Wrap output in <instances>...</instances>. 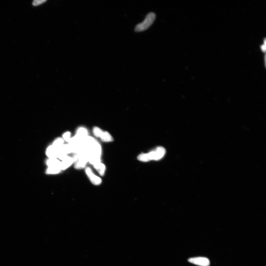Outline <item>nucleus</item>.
Returning a JSON list of instances; mask_svg holds the SVG:
<instances>
[{
    "mask_svg": "<svg viewBox=\"0 0 266 266\" xmlns=\"http://www.w3.org/2000/svg\"><path fill=\"white\" fill-rule=\"evenodd\" d=\"M156 18V15L154 12H150L146 15L144 21L138 23L135 27L136 31H141L146 30L153 23Z\"/></svg>",
    "mask_w": 266,
    "mask_h": 266,
    "instance_id": "1",
    "label": "nucleus"
},
{
    "mask_svg": "<svg viewBox=\"0 0 266 266\" xmlns=\"http://www.w3.org/2000/svg\"><path fill=\"white\" fill-rule=\"evenodd\" d=\"M166 153V150L163 147H158L155 150L147 153L150 160H158L161 159Z\"/></svg>",
    "mask_w": 266,
    "mask_h": 266,
    "instance_id": "2",
    "label": "nucleus"
},
{
    "mask_svg": "<svg viewBox=\"0 0 266 266\" xmlns=\"http://www.w3.org/2000/svg\"><path fill=\"white\" fill-rule=\"evenodd\" d=\"M85 169V173L91 183L95 186L100 185L102 183V179L94 173L90 167H86Z\"/></svg>",
    "mask_w": 266,
    "mask_h": 266,
    "instance_id": "3",
    "label": "nucleus"
},
{
    "mask_svg": "<svg viewBox=\"0 0 266 266\" xmlns=\"http://www.w3.org/2000/svg\"><path fill=\"white\" fill-rule=\"evenodd\" d=\"M190 263L200 266H209L210 264L209 260L207 258L203 257H197L190 258L188 260Z\"/></svg>",
    "mask_w": 266,
    "mask_h": 266,
    "instance_id": "4",
    "label": "nucleus"
},
{
    "mask_svg": "<svg viewBox=\"0 0 266 266\" xmlns=\"http://www.w3.org/2000/svg\"><path fill=\"white\" fill-rule=\"evenodd\" d=\"M74 163L73 157L68 156L65 159L61 161L60 168L61 171L64 170L69 168Z\"/></svg>",
    "mask_w": 266,
    "mask_h": 266,
    "instance_id": "5",
    "label": "nucleus"
},
{
    "mask_svg": "<svg viewBox=\"0 0 266 266\" xmlns=\"http://www.w3.org/2000/svg\"><path fill=\"white\" fill-rule=\"evenodd\" d=\"M45 154L49 159H57L58 150L51 145L47 148Z\"/></svg>",
    "mask_w": 266,
    "mask_h": 266,
    "instance_id": "6",
    "label": "nucleus"
},
{
    "mask_svg": "<svg viewBox=\"0 0 266 266\" xmlns=\"http://www.w3.org/2000/svg\"><path fill=\"white\" fill-rule=\"evenodd\" d=\"M88 131L86 128L84 127H80L77 129L76 134L75 135L77 137L81 140H83L88 136Z\"/></svg>",
    "mask_w": 266,
    "mask_h": 266,
    "instance_id": "7",
    "label": "nucleus"
},
{
    "mask_svg": "<svg viewBox=\"0 0 266 266\" xmlns=\"http://www.w3.org/2000/svg\"><path fill=\"white\" fill-rule=\"evenodd\" d=\"M95 169L97 170L100 175L101 176L104 175L106 172V166L102 162L95 164L93 166Z\"/></svg>",
    "mask_w": 266,
    "mask_h": 266,
    "instance_id": "8",
    "label": "nucleus"
},
{
    "mask_svg": "<svg viewBox=\"0 0 266 266\" xmlns=\"http://www.w3.org/2000/svg\"><path fill=\"white\" fill-rule=\"evenodd\" d=\"M61 171L59 167L50 166L47 167L45 172L48 174H56L59 173Z\"/></svg>",
    "mask_w": 266,
    "mask_h": 266,
    "instance_id": "9",
    "label": "nucleus"
},
{
    "mask_svg": "<svg viewBox=\"0 0 266 266\" xmlns=\"http://www.w3.org/2000/svg\"><path fill=\"white\" fill-rule=\"evenodd\" d=\"M61 163V161L59 160L58 159L49 158L46 160V164L48 167L58 166L60 167Z\"/></svg>",
    "mask_w": 266,
    "mask_h": 266,
    "instance_id": "10",
    "label": "nucleus"
},
{
    "mask_svg": "<svg viewBox=\"0 0 266 266\" xmlns=\"http://www.w3.org/2000/svg\"><path fill=\"white\" fill-rule=\"evenodd\" d=\"M101 140L104 142H110L113 140L112 135L107 131H104L100 137Z\"/></svg>",
    "mask_w": 266,
    "mask_h": 266,
    "instance_id": "11",
    "label": "nucleus"
},
{
    "mask_svg": "<svg viewBox=\"0 0 266 266\" xmlns=\"http://www.w3.org/2000/svg\"><path fill=\"white\" fill-rule=\"evenodd\" d=\"M64 141L62 138H58L54 141L52 145L56 148L57 150H59L62 147L63 145L64 144Z\"/></svg>",
    "mask_w": 266,
    "mask_h": 266,
    "instance_id": "12",
    "label": "nucleus"
},
{
    "mask_svg": "<svg viewBox=\"0 0 266 266\" xmlns=\"http://www.w3.org/2000/svg\"><path fill=\"white\" fill-rule=\"evenodd\" d=\"M103 132H104V131H103L101 128L98 127H95L93 128V134H94V135L96 136V137L100 138L101 136L103 134Z\"/></svg>",
    "mask_w": 266,
    "mask_h": 266,
    "instance_id": "13",
    "label": "nucleus"
},
{
    "mask_svg": "<svg viewBox=\"0 0 266 266\" xmlns=\"http://www.w3.org/2000/svg\"><path fill=\"white\" fill-rule=\"evenodd\" d=\"M138 160L144 162H148L150 161L147 154H141L138 156Z\"/></svg>",
    "mask_w": 266,
    "mask_h": 266,
    "instance_id": "14",
    "label": "nucleus"
},
{
    "mask_svg": "<svg viewBox=\"0 0 266 266\" xmlns=\"http://www.w3.org/2000/svg\"><path fill=\"white\" fill-rule=\"evenodd\" d=\"M71 133L69 131H67L64 133L63 135V140L64 141L67 142H69L71 139Z\"/></svg>",
    "mask_w": 266,
    "mask_h": 266,
    "instance_id": "15",
    "label": "nucleus"
},
{
    "mask_svg": "<svg viewBox=\"0 0 266 266\" xmlns=\"http://www.w3.org/2000/svg\"><path fill=\"white\" fill-rule=\"evenodd\" d=\"M46 1H34L33 2V6H38L39 5H40L41 4L45 2Z\"/></svg>",
    "mask_w": 266,
    "mask_h": 266,
    "instance_id": "16",
    "label": "nucleus"
}]
</instances>
